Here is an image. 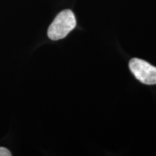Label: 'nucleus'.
I'll use <instances>...</instances> for the list:
<instances>
[{
  "label": "nucleus",
  "mask_w": 156,
  "mask_h": 156,
  "mask_svg": "<svg viewBox=\"0 0 156 156\" xmlns=\"http://www.w3.org/2000/svg\"><path fill=\"white\" fill-rule=\"evenodd\" d=\"M129 67L132 74L138 80L145 85L156 84V67L140 58L130 60Z\"/></svg>",
  "instance_id": "obj_2"
},
{
  "label": "nucleus",
  "mask_w": 156,
  "mask_h": 156,
  "mask_svg": "<svg viewBox=\"0 0 156 156\" xmlns=\"http://www.w3.org/2000/svg\"><path fill=\"white\" fill-rule=\"evenodd\" d=\"M12 154L9 150L5 147H0V156H10Z\"/></svg>",
  "instance_id": "obj_3"
},
{
  "label": "nucleus",
  "mask_w": 156,
  "mask_h": 156,
  "mask_svg": "<svg viewBox=\"0 0 156 156\" xmlns=\"http://www.w3.org/2000/svg\"><path fill=\"white\" fill-rule=\"evenodd\" d=\"M76 24L77 22L73 11L70 9L62 11L56 15L48 29V38L53 41L65 38L75 28Z\"/></svg>",
  "instance_id": "obj_1"
}]
</instances>
